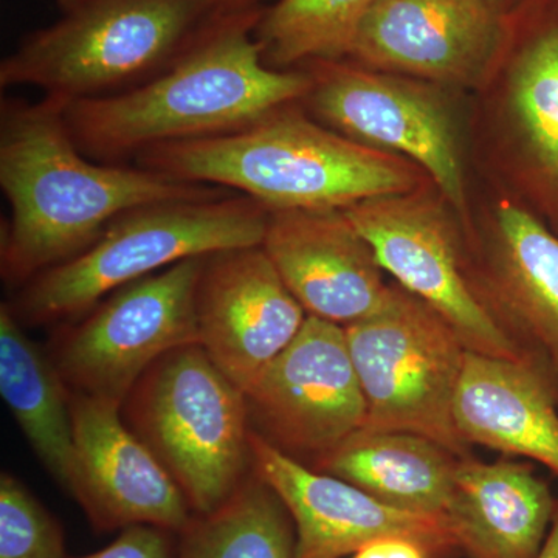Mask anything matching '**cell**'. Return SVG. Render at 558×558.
Segmentation results:
<instances>
[{"label":"cell","instance_id":"cell-19","mask_svg":"<svg viewBox=\"0 0 558 558\" xmlns=\"http://www.w3.org/2000/svg\"><path fill=\"white\" fill-rule=\"evenodd\" d=\"M494 289L508 330L554 379L558 374V238L513 204L497 211Z\"/></svg>","mask_w":558,"mask_h":558},{"label":"cell","instance_id":"cell-30","mask_svg":"<svg viewBox=\"0 0 558 558\" xmlns=\"http://www.w3.org/2000/svg\"><path fill=\"white\" fill-rule=\"evenodd\" d=\"M57 2L58 5H60L61 9L65 11V13H69V11L78 9V7L83 5V3H86L87 0H57Z\"/></svg>","mask_w":558,"mask_h":558},{"label":"cell","instance_id":"cell-7","mask_svg":"<svg viewBox=\"0 0 558 558\" xmlns=\"http://www.w3.org/2000/svg\"><path fill=\"white\" fill-rule=\"evenodd\" d=\"M344 330L365 396V428L414 433L468 457L454 399L469 349L449 323L392 288L377 314Z\"/></svg>","mask_w":558,"mask_h":558},{"label":"cell","instance_id":"cell-17","mask_svg":"<svg viewBox=\"0 0 558 558\" xmlns=\"http://www.w3.org/2000/svg\"><path fill=\"white\" fill-rule=\"evenodd\" d=\"M454 421L469 446L534 459L558 475L556 388L537 363L468 351Z\"/></svg>","mask_w":558,"mask_h":558},{"label":"cell","instance_id":"cell-31","mask_svg":"<svg viewBox=\"0 0 558 558\" xmlns=\"http://www.w3.org/2000/svg\"><path fill=\"white\" fill-rule=\"evenodd\" d=\"M487 2L490 3L494 9H497L499 13H502L505 7L509 5V3L515 2V0H487Z\"/></svg>","mask_w":558,"mask_h":558},{"label":"cell","instance_id":"cell-3","mask_svg":"<svg viewBox=\"0 0 558 558\" xmlns=\"http://www.w3.org/2000/svg\"><path fill=\"white\" fill-rule=\"evenodd\" d=\"M282 110L244 130L154 146L135 159L183 182L238 191L269 211H336L416 186L405 161Z\"/></svg>","mask_w":558,"mask_h":558},{"label":"cell","instance_id":"cell-22","mask_svg":"<svg viewBox=\"0 0 558 558\" xmlns=\"http://www.w3.org/2000/svg\"><path fill=\"white\" fill-rule=\"evenodd\" d=\"M0 392L32 449L69 490L75 468L69 389L5 304L0 307Z\"/></svg>","mask_w":558,"mask_h":558},{"label":"cell","instance_id":"cell-24","mask_svg":"<svg viewBox=\"0 0 558 558\" xmlns=\"http://www.w3.org/2000/svg\"><path fill=\"white\" fill-rule=\"evenodd\" d=\"M376 0H278L255 27L267 65L339 61L351 57L360 27Z\"/></svg>","mask_w":558,"mask_h":558},{"label":"cell","instance_id":"cell-16","mask_svg":"<svg viewBox=\"0 0 558 558\" xmlns=\"http://www.w3.org/2000/svg\"><path fill=\"white\" fill-rule=\"evenodd\" d=\"M263 248L311 317L354 325L391 295L368 242L341 209L269 211Z\"/></svg>","mask_w":558,"mask_h":558},{"label":"cell","instance_id":"cell-1","mask_svg":"<svg viewBox=\"0 0 558 558\" xmlns=\"http://www.w3.org/2000/svg\"><path fill=\"white\" fill-rule=\"evenodd\" d=\"M68 105L47 95L2 101L0 189L11 207L0 248L7 281H32L80 255L131 209L233 194L142 167L94 163L70 134Z\"/></svg>","mask_w":558,"mask_h":558},{"label":"cell","instance_id":"cell-5","mask_svg":"<svg viewBox=\"0 0 558 558\" xmlns=\"http://www.w3.org/2000/svg\"><path fill=\"white\" fill-rule=\"evenodd\" d=\"M267 222L269 209L234 193L131 209L89 248L33 278L17 312L31 323L80 315L102 296L180 260L263 245Z\"/></svg>","mask_w":558,"mask_h":558},{"label":"cell","instance_id":"cell-18","mask_svg":"<svg viewBox=\"0 0 558 558\" xmlns=\"http://www.w3.org/2000/svg\"><path fill=\"white\" fill-rule=\"evenodd\" d=\"M556 508L531 465L462 457L446 517L468 558H537Z\"/></svg>","mask_w":558,"mask_h":558},{"label":"cell","instance_id":"cell-8","mask_svg":"<svg viewBox=\"0 0 558 558\" xmlns=\"http://www.w3.org/2000/svg\"><path fill=\"white\" fill-rule=\"evenodd\" d=\"M205 258L180 260L123 286L65 330L53 365L69 391L123 405L157 360L199 343L196 292Z\"/></svg>","mask_w":558,"mask_h":558},{"label":"cell","instance_id":"cell-13","mask_svg":"<svg viewBox=\"0 0 558 558\" xmlns=\"http://www.w3.org/2000/svg\"><path fill=\"white\" fill-rule=\"evenodd\" d=\"M121 407L70 392L75 468L69 492L101 531L148 524L182 534L193 510L168 470L120 416Z\"/></svg>","mask_w":558,"mask_h":558},{"label":"cell","instance_id":"cell-25","mask_svg":"<svg viewBox=\"0 0 558 558\" xmlns=\"http://www.w3.org/2000/svg\"><path fill=\"white\" fill-rule=\"evenodd\" d=\"M0 558H68L60 524L7 472L0 476Z\"/></svg>","mask_w":558,"mask_h":558},{"label":"cell","instance_id":"cell-2","mask_svg":"<svg viewBox=\"0 0 558 558\" xmlns=\"http://www.w3.org/2000/svg\"><path fill=\"white\" fill-rule=\"evenodd\" d=\"M260 11L227 13L185 53L138 87L69 101L65 121L86 156H138L168 143L244 130L306 97L312 76L279 72L255 38Z\"/></svg>","mask_w":558,"mask_h":558},{"label":"cell","instance_id":"cell-9","mask_svg":"<svg viewBox=\"0 0 558 558\" xmlns=\"http://www.w3.org/2000/svg\"><path fill=\"white\" fill-rule=\"evenodd\" d=\"M341 211L368 242L380 269L438 312L469 351L534 362L470 284L442 211L409 194L374 197Z\"/></svg>","mask_w":558,"mask_h":558},{"label":"cell","instance_id":"cell-12","mask_svg":"<svg viewBox=\"0 0 558 558\" xmlns=\"http://www.w3.org/2000/svg\"><path fill=\"white\" fill-rule=\"evenodd\" d=\"M250 446L256 475L278 495L293 521L295 558L354 556L385 537L414 539L433 558L458 553L457 538L442 513L409 512L385 505L347 481L307 469L253 429Z\"/></svg>","mask_w":558,"mask_h":558},{"label":"cell","instance_id":"cell-27","mask_svg":"<svg viewBox=\"0 0 558 558\" xmlns=\"http://www.w3.org/2000/svg\"><path fill=\"white\" fill-rule=\"evenodd\" d=\"M352 558H433V556L424 545L414 539L385 537L363 546Z\"/></svg>","mask_w":558,"mask_h":558},{"label":"cell","instance_id":"cell-14","mask_svg":"<svg viewBox=\"0 0 558 558\" xmlns=\"http://www.w3.org/2000/svg\"><path fill=\"white\" fill-rule=\"evenodd\" d=\"M196 312L201 347L244 395L307 318L263 245L207 256Z\"/></svg>","mask_w":558,"mask_h":558},{"label":"cell","instance_id":"cell-28","mask_svg":"<svg viewBox=\"0 0 558 558\" xmlns=\"http://www.w3.org/2000/svg\"><path fill=\"white\" fill-rule=\"evenodd\" d=\"M537 558H558V501L548 537H546L545 545L539 550Z\"/></svg>","mask_w":558,"mask_h":558},{"label":"cell","instance_id":"cell-20","mask_svg":"<svg viewBox=\"0 0 558 558\" xmlns=\"http://www.w3.org/2000/svg\"><path fill=\"white\" fill-rule=\"evenodd\" d=\"M459 458L425 436L363 427L317 465L392 508L446 515Z\"/></svg>","mask_w":558,"mask_h":558},{"label":"cell","instance_id":"cell-26","mask_svg":"<svg viewBox=\"0 0 558 558\" xmlns=\"http://www.w3.org/2000/svg\"><path fill=\"white\" fill-rule=\"evenodd\" d=\"M179 534L148 524L123 529L110 545L76 558H178Z\"/></svg>","mask_w":558,"mask_h":558},{"label":"cell","instance_id":"cell-10","mask_svg":"<svg viewBox=\"0 0 558 558\" xmlns=\"http://www.w3.org/2000/svg\"><path fill=\"white\" fill-rule=\"evenodd\" d=\"M245 400L253 432L295 459L318 461L365 427V396L344 326L307 315Z\"/></svg>","mask_w":558,"mask_h":558},{"label":"cell","instance_id":"cell-4","mask_svg":"<svg viewBox=\"0 0 558 558\" xmlns=\"http://www.w3.org/2000/svg\"><path fill=\"white\" fill-rule=\"evenodd\" d=\"M227 13L218 0H87L3 58L0 86L101 97L167 69Z\"/></svg>","mask_w":558,"mask_h":558},{"label":"cell","instance_id":"cell-15","mask_svg":"<svg viewBox=\"0 0 558 558\" xmlns=\"http://www.w3.org/2000/svg\"><path fill=\"white\" fill-rule=\"evenodd\" d=\"M509 22L487 0H376L351 57L385 72L469 81L494 61Z\"/></svg>","mask_w":558,"mask_h":558},{"label":"cell","instance_id":"cell-11","mask_svg":"<svg viewBox=\"0 0 558 558\" xmlns=\"http://www.w3.org/2000/svg\"><path fill=\"white\" fill-rule=\"evenodd\" d=\"M312 108L344 137L407 154L468 216L464 179L453 124L442 102L398 76L379 75L337 61H315ZM306 95V97H307Z\"/></svg>","mask_w":558,"mask_h":558},{"label":"cell","instance_id":"cell-29","mask_svg":"<svg viewBox=\"0 0 558 558\" xmlns=\"http://www.w3.org/2000/svg\"><path fill=\"white\" fill-rule=\"evenodd\" d=\"M218 2L230 13H238V11L258 9V3L263 2V0H218Z\"/></svg>","mask_w":558,"mask_h":558},{"label":"cell","instance_id":"cell-6","mask_svg":"<svg viewBox=\"0 0 558 558\" xmlns=\"http://www.w3.org/2000/svg\"><path fill=\"white\" fill-rule=\"evenodd\" d=\"M123 405L124 421L178 483L194 515L222 508L247 480V400L199 343L157 360Z\"/></svg>","mask_w":558,"mask_h":558},{"label":"cell","instance_id":"cell-21","mask_svg":"<svg viewBox=\"0 0 558 558\" xmlns=\"http://www.w3.org/2000/svg\"><path fill=\"white\" fill-rule=\"evenodd\" d=\"M509 22V105L531 178L558 218V0H527Z\"/></svg>","mask_w":558,"mask_h":558},{"label":"cell","instance_id":"cell-23","mask_svg":"<svg viewBox=\"0 0 558 558\" xmlns=\"http://www.w3.org/2000/svg\"><path fill=\"white\" fill-rule=\"evenodd\" d=\"M295 543L288 509L256 475L222 508L194 515L179 534L178 558H295Z\"/></svg>","mask_w":558,"mask_h":558}]
</instances>
